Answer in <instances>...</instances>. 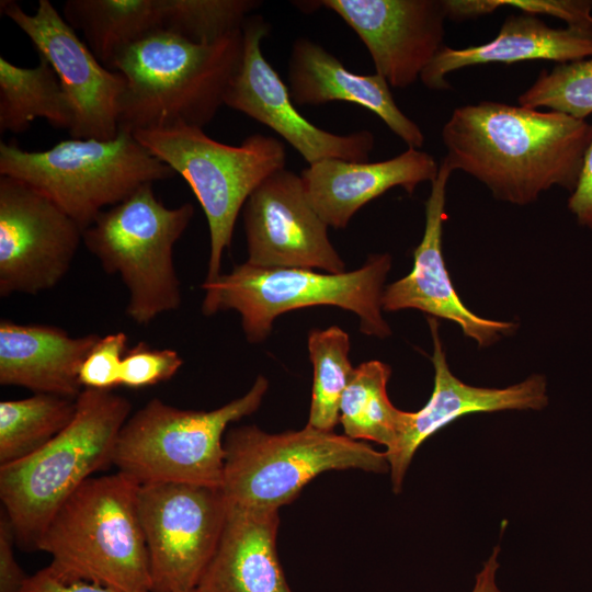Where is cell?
I'll list each match as a JSON object with an SVG mask.
<instances>
[{
	"mask_svg": "<svg viewBox=\"0 0 592 592\" xmlns=\"http://www.w3.org/2000/svg\"><path fill=\"white\" fill-rule=\"evenodd\" d=\"M591 136L587 121L496 101L454 109L442 128L444 158L453 170L519 206L554 186L571 193Z\"/></svg>",
	"mask_w": 592,
	"mask_h": 592,
	"instance_id": "obj_1",
	"label": "cell"
},
{
	"mask_svg": "<svg viewBox=\"0 0 592 592\" xmlns=\"http://www.w3.org/2000/svg\"><path fill=\"white\" fill-rule=\"evenodd\" d=\"M242 47L241 29L210 44L157 30L125 48L110 68L127 81L119 130L133 134L175 124L203 128L224 105Z\"/></svg>",
	"mask_w": 592,
	"mask_h": 592,
	"instance_id": "obj_2",
	"label": "cell"
},
{
	"mask_svg": "<svg viewBox=\"0 0 592 592\" xmlns=\"http://www.w3.org/2000/svg\"><path fill=\"white\" fill-rule=\"evenodd\" d=\"M71 422L45 446L0 466V499L15 543L37 550L44 530L59 506L86 480L114 465L118 434L132 405L111 390L83 389Z\"/></svg>",
	"mask_w": 592,
	"mask_h": 592,
	"instance_id": "obj_3",
	"label": "cell"
},
{
	"mask_svg": "<svg viewBox=\"0 0 592 592\" xmlns=\"http://www.w3.org/2000/svg\"><path fill=\"white\" fill-rule=\"evenodd\" d=\"M139 483L121 471L86 480L55 512L37 545L57 571L123 592H151Z\"/></svg>",
	"mask_w": 592,
	"mask_h": 592,
	"instance_id": "obj_4",
	"label": "cell"
},
{
	"mask_svg": "<svg viewBox=\"0 0 592 592\" xmlns=\"http://www.w3.org/2000/svg\"><path fill=\"white\" fill-rule=\"evenodd\" d=\"M388 253L372 254L357 270L339 274L309 269L235 265L212 282H204L202 312L236 310L250 343L264 341L274 319L294 309L335 306L355 314L361 332L385 339L391 334L383 317L384 283L391 267Z\"/></svg>",
	"mask_w": 592,
	"mask_h": 592,
	"instance_id": "obj_5",
	"label": "cell"
},
{
	"mask_svg": "<svg viewBox=\"0 0 592 592\" xmlns=\"http://www.w3.org/2000/svg\"><path fill=\"white\" fill-rule=\"evenodd\" d=\"M174 174L125 130L110 140L66 139L43 151L24 150L14 139L0 144V175L33 186L83 230L106 207Z\"/></svg>",
	"mask_w": 592,
	"mask_h": 592,
	"instance_id": "obj_6",
	"label": "cell"
},
{
	"mask_svg": "<svg viewBox=\"0 0 592 592\" xmlns=\"http://www.w3.org/2000/svg\"><path fill=\"white\" fill-rule=\"evenodd\" d=\"M194 215L191 203L167 207L146 184L101 212L82 241L107 274H117L128 293L126 315L148 325L182 304L173 250Z\"/></svg>",
	"mask_w": 592,
	"mask_h": 592,
	"instance_id": "obj_7",
	"label": "cell"
},
{
	"mask_svg": "<svg viewBox=\"0 0 592 592\" xmlns=\"http://www.w3.org/2000/svg\"><path fill=\"white\" fill-rule=\"evenodd\" d=\"M267 388V379L259 375L247 394L210 411L180 409L152 398L123 425L114 465L139 485L180 482L220 488L226 429L255 412Z\"/></svg>",
	"mask_w": 592,
	"mask_h": 592,
	"instance_id": "obj_8",
	"label": "cell"
},
{
	"mask_svg": "<svg viewBox=\"0 0 592 592\" xmlns=\"http://www.w3.org/2000/svg\"><path fill=\"white\" fill-rule=\"evenodd\" d=\"M224 447L220 489L228 504L242 508L280 509L327 470L389 471L385 452L308 424L278 434L255 425L234 428L226 433Z\"/></svg>",
	"mask_w": 592,
	"mask_h": 592,
	"instance_id": "obj_9",
	"label": "cell"
},
{
	"mask_svg": "<svg viewBox=\"0 0 592 592\" xmlns=\"http://www.w3.org/2000/svg\"><path fill=\"white\" fill-rule=\"evenodd\" d=\"M133 134L191 186L209 229L210 250L204 282L216 280L221 274V257L230 247L246 201L269 175L285 168L283 143L272 136L253 134L239 146H230L210 138L203 128L185 124Z\"/></svg>",
	"mask_w": 592,
	"mask_h": 592,
	"instance_id": "obj_10",
	"label": "cell"
},
{
	"mask_svg": "<svg viewBox=\"0 0 592 592\" xmlns=\"http://www.w3.org/2000/svg\"><path fill=\"white\" fill-rule=\"evenodd\" d=\"M139 520L147 545L151 592L194 590L221 536L228 503L220 488L140 485Z\"/></svg>",
	"mask_w": 592,
	"mask_h": 592,
	"instance_id": "obj_11",
	"label": "cell"
},
{
	"mask_svg": "<svg viewBox=\"0 0 592 592\" xmlns=\"http://www.w3.org/2000/svg\"><path fill=\"white\" fill-rule=\"evenodd\" d=\"M83 229L27 183L0 177V296L37 295L66 276Z\"/></svg>",
	"mask_w": 592,
	"mask_h": 592,
	"instance_id": "obj_12",
	"label": "cell"
},
{
	"mask_svg": "<svg viewBox=\"0 0 592 592\" xmlns=\"http://www.w3.org/2000/svg\"><path fill=\"white\" fill-rule=\"evenodd\" d=\"M0 7L56 72L73 113L71 138H115L125 76L104 67L49 0H39L33 14L15 1Z\"/></svg>",
	"mask_w": 592,
	"mask_h": 592,
	"instance_id": "obj_13",
	"label": "cell"
},
{
	"mask_svg": "<svg viewBox=\"0 0 592 592\" xmlns=\"http://www.w3.org/2000/svg\"><path fill=\"white\" fill-rule=\"evenodd\" d=\"M270 23L250 15L243 26L241 60L225 94L224 105L266 125L286 140L309 164L325 159L368 161L375 137L366 129L338 135L322 129L303 116L289 89L265 59L261 43Z\"/></svg>",
	"mask_w": 592,
	"mask_h": 592,
	"instance_id": "obj_14",
	"label": "cell"
},
{
	"mask_svg": "<svg viewBox=\"0 0 592 592\" xmlns=\"http://www.w3.org/2000/svg\"><path fill=\"white\" fill-rule=\"evenodd\" d=\"M247 263L259 267L345 272L328 237V225L309 203L300 175L281 169L269 175L242 207Z\"/></svg>",
	"mask_w": 592,
	"mask_h": 592,
	"instance_id": "obj_15",
	"label": "cell"
},
{
	"mask_svg": "<svg viewBox=\"0 0 592 592\" xmlns=\"http://www.w3.org/2000/svg\"><path fill=\"white\" fill-rule=\"evenodd\" d=\"M368 50L375 72L392 88H407L444 46L443 0H323Z\"/></svg>",
	"mask_w": 592,
	"mask_h": 592,
	"instance_id": "obj_16",
	"label": "cell"
},
{
	"mask_svg": "<svg viewBox=\"0 0 592 592\" xmlns=\"http://www.w3.org/2000/svg\"><path fill=\"white\" fill-rule=\"evenodd\" d=\"M428 323L433 341L434 386L420 410H401L396 441L385 451L395 493L401 491L406 473L421 444L455 420L478 412L542 410L548 403L546 378L539 374L504 388L476 387L462 382L447 364L437 320L429 317Z\"/></svg>",
	"mask_w": 592,
	"mask_h": 592,
	"instance_id": "obj_17",
	"label": "cell"
},
{
	"mask_svg": "<svg viewBox=\"0 0 592 592\" xmlns=\"http://www.w3.org/2000/svg\"><path fill=\"white\" fill-rule=\"evenodd\" d=\"M454 172L444 158L425 201V225L422 239L413 251L411 272L385 287L382 309L394 312L418 309L429 317L441 318L458 325L463 333L476 341L479 348H488L517 328L511 321L482 318L458 297L451 281L442 248L445 219L446 187Z\"/></svg>",
	"mask_w": 592,
	"mask_h": 592,
	"instance_id": "obj_18",
	"label": "cell"
},
{
	"mask_svg": "<svg viewBox=\"0 0 592 592\" xmlns=\"http://www.w3.org/2000/svg\"><path fill=\"white\" fill-rule=\"evenodd\" d=\"M440 163L428 152L408 148L377 162L325 159L300 172L311 206L330 227L345 228L354 214L385 192L400 186L413 194L419 184L432 182Z\"/></svg>",
	"mask_w": 592,
	"mask_h": 592,
	"instance_id": "obj_19",
	"label": "cell"
},
{
	"mask_svg": "<svg viewBox=\"0 0 592 592\" xmlns=\"http://www.w3.org/2000/svg\"><path fill=\"white\" fill-rule=\"evenodd\" d=\"M289 93L298 105L349 102L376 114L408 148L420 149L424 134L396 104L388 82L378 73L358 75L307 37L294 41L287 61Z\"/></svg>",
	"mask_w": 592,
	"mask_h": 592,
	"instance_id": "obj_20",
	"label": "cell"
},
{
	"mask_svg": "<svg viewBox=\"0 0 592 592\" xmlns=\"http://www.w3.org/2000/svg\"><path fill=\"white\" fill-rule=\"evenodd\" d=\"M278 509L228 504L217 548L197 592H293L276 549Z\"/></svg>",
	"mask_w": 592,
	"mask_h": 592,
	"instance_id": "obj_21",
	"label": "cell"
},
{
	"mask_svg": "<svg viewBox=\"0 0 592 592\" xmlns=\"http://www.w3.org/2000/svg\"><path fill=\"white\" fill-rule=\"evenodd\" d=\"M592 57V32L572 26L550 27L537 16L513 13L505 18L496 37L463 48L443 46L420 80L431 90L451 88L446 77L456 70L487 64L550 60L557 64Z\"/></svg>",
	"mask_w": 592,
	"mask_h": 592,
	"instance_id": "obj_22",
	"label": "cell"
},
{
	"mask_svg": "<svg viewBox=\"0 0 592 592\" xmlns=\"http://www.w3.org/2000/svg\"><path fill=\"white\" fill-rule=\"evenodd\" d=\"M98 334L71 337L47 325L0 320V384L34 394L76 399L83 390L79 371Z\"/></svg>",
	"mask_w": 592,
	"mask_h": 592,
	"instance_id": "obj_23",
	"label": "cell"
},
{
	"mask_svg": "<svg viewBox=\"0 0 592 592\" xmlns=\"http://www.w3.org/2000/svg\"><path fill=\"white\" fill-rule=\"evenodd\" d=\"M62 16L110 69L125 48L160 30V0H67Z\"/></svg>",
	"mask_w": 592,
	"mask_h": 592,
	"instance_id": "obj_24",
	"label": "cell"
},
{
	"mask_svg": "<svg viewBox=\"0 0 592 592\" xmlns=\"http://www.w3.org/2000/svg\"><path fill=\"white\" fill-rule=\"evenodd\" d=\"M38 117L58 129L69 132L72 127V109L56 72L42 56L32 68L19 67L1 56L0 132L22 133Z\"/></svg>",
	"mask_w": 592,
	"mask_h": 592,
	"instance_id": "obj_25",
	"label": "cell"
},
{
	"mask_svg": "<svg viewBox=\"0 0 592 592\" xmlns=\"http://www.w3.org/2000/svg\"><path fill=\"white\" fill-rule=\"evenodd\" d=\"M76 399L34 394L0 401V466L34 454L59 434L75 417Z\"/></svg>",
	"mask_w": 592,
	"mask_h": 592,
	"instance_id": "obj_26",
	"label": "cell"
},
{
	"mask_svg": "<svg viewBox=\"0 0 592 592\" xmlns=\"http://www.w3.org/2000/svg\"><path fill=\"white\" fill-rule=\"evenodd\" d=\"M390 375V366L380 361H368L355 367L340 402V423L345 436L373 441L385 445L386 449L395 443L401 410L387 395Z\"/></svg>",
	"mask_w": 592,
	"mask_h": 592,
	"instance_id": "obj_27",
	"label": "cell"
},
{
	"mask_svg": "<svg viewBox=\"0 0 592 592\" xmlns=\"http://www.w3.org/2000/svg\"><path fill=\"white\" fill-rule=\"evenodd\" d=\"M309 357L314 367L308 425L333 431L340 423V402L355 367L349 357L350 337L337 326L314 329L308 334Z\"/></svg>",
	"mask_w": 592,
	"mask_h": 592,
	"instance_id": "obj_28",
	"label": "cell"
},
{
	"mask_svg": "<svg viewBox=\"0 0 592 592\" xmlns=\"http://www.w3.org/2000/svg\"><path fill=\"white\" fill-rule=\"evenodd\" d=\"M258 0H160V30L210 44L241 30Z\"/></svg>",
	"mask_w": 592,
	"mask_h": 592,
	"instance_id": "obj_29",
	"label": "cell"
},
{
	"mask_svg": "<svg viewBox=\"0 0 592 592\" xmlns=\"http://www.w3.org/2000/svg\"><path fill=\"white\" fill-rule=\"evenodd\" d=\"M517 102L524 107L547 109L585 121L592 114V57L542 70Z\"/></svg>",
	"mask_w": 592,
	"mask_h": 592,
	"instance_id": "obj_30",
	"label": "cell"
},
{
	"mask_svg": "<svg viewBox=\"0 0 592 592\" xmlns=\"http://www.w3.org/2000/svg\"><path fill=\"white\" fill-rule=\"evenodd\" d=\"M513 8L536 16L545 14L560 19L567 26L592 32V0H447L449 20L464 21L491 14L500 8Z\"/></svg>",
	"mask_w": 592,
	"mask_h": 592,
	"instance_id": "obj_31",
	"label": "cell"
},
{
	"mask_svg": "<svg viewBox=\"0 0 592 592\" xmlns=\"http://www.w3.org/2000/svg\"><path fill=\"white\" fill-rule=\"evenodd\" d=\"M182 364L183 360L177 351L139 342L124 355L121 386L132 389L155 386L171 379Z\"/></svg>",
	"mask_w": 592,
	"mask_h": 592,
	"instance_id": "obj_32",
	"label": "cell"
},
{
	"mask_svg": "<svg viewBox=\"0 0 592 592\" xmlns=\"http://www.w3.org/2000/svg\"><path fill=\"white\" fill-rule=\"evenodd\" d=\"M128 337L118 331L100 337L79 371L83 389L112 390L121 386V368Z\"/></svg>",
	"mask_w": 592,
	"mask_h": 592,
	"instance_id": "obj_33",
	"label": "cell"
},
{
	"mask_svg": "<svg viewBox=\"0 0 592 592\" xmlns=\"http://www.w3.org/2000/svg\"><path fill=\"white\" fill-rule=\"evenodd\" d=\"M21 592H123L95 582L66 576L50 565L27 577Z\"/></svg>",
	"mask_w": 592,
	"mask_h": 592,
	"instance_id": "obj_34",
	"label": "cell"
},
{
	"mask_svg": "<svg viewBox=\"0 0 592 592\" xmlns=\"http://www.w3.org/2000/svg\"><path fill=\"white\" fill-rule=\"evenodd\" d=\"M15 537L5 511L0 512V592H21L29 576L14 554Z\"/></svg>",
	"mask_w": 592,
	"mask_h": 592,
	"instance_id": "obj_35",
	"label": "cell"
},
{
	"mask_svg": "<svg viewBox=\"0 0 592 592\" xmlns=\"http://www.w3.org/2000/svg\"><path fill=\"white\" fill-rule=\"evenodd\" d=\"M567 206L578 225L592 229V136L577 185L570 193Z\"/></svg>",
	"mask_w": 592,
	"mask_h": 592,
	"instance_id": "obj_36",
	"label": "cell"
},
{
	"mask_svg": "<svg viewBox=\"0 0 592 592\" xmlns=\"http://www.w3.org/2000/svg\"><path fill=\"white\" fill-rule=\"evenodd\" d=\"M499 554L500 546L497 545L476 574L471 592H501L497 584V572L500 568Z\"/></svg>",
	"mask_w": 592,
	"mask_h": 592,
	"instance_id": "obj_37",
	"label": "cell"
},
{
	"mask_svg": "<svg viewBox=\"0 0 592 592\" xmlns=\"http://www.w3.org/2000/svg\"><path fill=\"white\" fill-rule=\"evenodd\" d=\"M186 592H197L195 589L194 590H191V591H186Z\"/></svg>",
	"mask_w": 592,
	"mask_h": 592,
	"instance_id": "obj_38",
	"label": "cell"
}]
</instances>
